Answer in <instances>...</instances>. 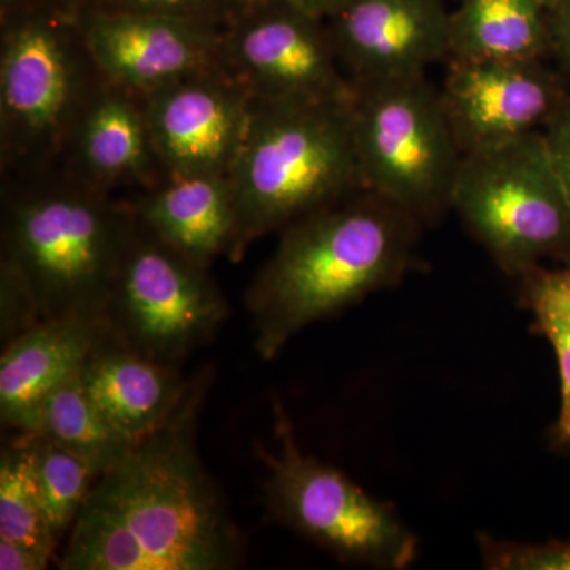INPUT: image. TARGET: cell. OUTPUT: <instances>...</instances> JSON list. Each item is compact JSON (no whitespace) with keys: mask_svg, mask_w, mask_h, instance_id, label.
<instances>
[{"mask_svg":"<svg viewBox=\"0 0 570 570\" xmlns=\"http://www.w3.org/2000/svg\"><path fill=\"white\" fill-rule=\"evenodd\" d=\"M56 557L20 542L0 539V570H45Z\"/></svg>","mask_w":570,"mask_h":570,"instance_id":"28","label":"cell"},{"mask_svg":"<svg viewBox=\"0 0 570 570\" xmlns=\"http://www.w3.org/2000/svg\"><path fill=\"white\" fill-rule=\"evenodd\" d=\"M483 568L490 570H570V539L521 543L479 532Z\"/></svg>","mask_w":570,"mask_h":570,"instance_id":"25","label":"cell"},{"mask_svg":"<svg viewBox=\"0 0 570 570\" xmlns=\"http://www.w3.org/2000/svg\"><path fill=\"white\" fill-rule=\"evenodd\" d=\"M142 227L176 250L212 266L234 242L235 198L228 175L174 176L132 200Z\"/></svg>","mask_w":570,"mask_h":570,"instance_id":"17","label":"cell"},{"mask_svg":"<svg viewBox=\"0 0 570 570\" xmlns=\"http://www.w3.org/2000/svg\"><path fill=\"white\" fill-rule=\"evenodd\" d=\"M212 371L190 377L163 425L94 483L56 564L62 570H234L246 543L197 448Z\"/></svg>","mask_w":570,"mask_h":570,"instance_id":"1","label":"cell"},{"mask_svg":"<svg viewBox=\"0 0 570 570\" xmlns=\"http://www.w3.org/2000/svg\"><path fill=\"white\" fill-rule=\"evenodd\" d=\"M32 463L45 515L61 543L73 528L99 474L80 456L39 433L32 434Z\"/></svg>","mask_w":570,"mask_h":570,"instance_id":"23","label":"cell"},{"mask_svg":"<svg viewBox=\"0 0 570 570\" xmlns=\"http://www.w3.org/2000/svg\"><path fill=\"white\" fill-rule=\"evenodd\" d=\"M80 377L112 425L138 441L174 414L189 387L181 366L163 365L105 341Z\"/></svg>","mask_w":570,"mask_h":570,"instance_id":"18","label":"cell"},{"mask_svg":"<svg viewBox=\"0 0 570 570\" xmlns=\"http://www.w3.org/2000/svg\"><path fill=\"white\" fill-rule=\"evenodd\" d=\"M422 230L363 187L284 227L245 295L257 354L276 358L307 326L395 287L417 266Z\"/></svg>","mask_w":570,"mask_h":570,"instance_id":"2","label":"cell"},{"mask_svg":"<svg viewBox=\"0 0 570 570\" xmlns=\"http://www.w3.org/2000/svg\"><path fill=\"white\" fill-rule=\"evenodd\" d=\"M107 341L91 318H48L2 347L0 419L17 433H39L40 412L52 390L81 373Z\"/></svg>","mask_w":570,"mask_h":570,"instance_id":"16","label":"cell"},{"mask_svg":"<svg viewBox=\"0 0 570 570\" xmlns=\"http://www.w3.org/2000/svg\"><path fill=\"white\" fill-rule=\"evenodd\" d=\"M100 73L80 17L62 0L2 18L0 165L3 179L61 167Z\"/></svg>","mask_w":570,"mask_h":570,"instance_id":"5","label":"cell"},{"mask_svg":"<svg viewBox=\"0 0 570 570\" xmlns=\"http://www.w3.org/2000/svg\"><path fill=\"white\" fill-rule=\"evenodd\" d=\"M547 56L549 9L540 0H460L450 11L449 59L524 61Z\"/></svg>","mask_w":570,"mask_h":570,"instance_id":"19","label":"cell"},{"mask_svg":"<svg viewBox=\"0 0 570 570\" xmlns=\"http://www.w3.org/2000/svg\"><path fill=\"white\" fill-rule=\"evenodd\" d=\"M540 132L570 198V91Z\"/></svg>","mask_w":570,"mask_h":570,"instance_id":"26","label":"cell"},{"mask_svg":"<svg viewBox=\"0 0 570 570\" xmlns=\"http://www.w3.org/2000/svg\"><path fill=\"white\" fill-rule=\"evenodd\" d=\"M352 130L363 189L387 198L423 227L452 205L463 153L441 92L422 77L352 82Z\"/></svg>","mask_w":570,"mask_h":570,"instance_id":"7","label":"cell"},{"mask_svg":"<svg viewBox=\"0 0 570 570\" xmlns=\"http://www.w3.org/2000/svg\"><path fill=\"white\" fill-rule=\"evenodd\" d=\"M540 2H542L543 6L547 7V9H550V7H553L554 3L560 2V0H540Z\"/></svg>","mask_w":570,"mask_h":570,"instance_id":"31","label":"cell"},{"mask_svg":"<svg viewBox=\"0 0 570 570\" xmlns=\"http://www.w3.org/2000/svg\"><path fill=\"white\" fill-rule=\"evenodd\" d=\"M292 2L302 7L303 10L309 11L314 17L328 20L330 17L343 10L352 0H292Z\"/></svg>","mask_w":570,"mask_h":570,"instance_id":"29","label":"cell"},{"mask_svg":"<svg viewBox=\"0 0 570 570\" xmlns=\"http://www.w3.org/2000/svg\"><path fill=\"white\" fill-rule=\"evenodd\" d=\"M39 434L105 474L121 463L134 439L112 425L82 384L80 374L52 390L40 412Z\"/></svg>","mask_w":570,"mask_h":570,"instance_id":"20","label":"cell"},{"mask_svg":"<svg viewBox=\"0 0 570 570\" xmlns=\"http://www.w3.org/2000/svg\"><path fill=\"white\" fill-rule=\"evenodd\" d=\"M517 283L520 306L532 317L535 332L549 341L560 374V409L550 428V449L570 453V262L538 266Z\"/></svg>","mask_w":570,"mask_h":570,"instance_id":"21","label":"cell"},{"mask_svg":"<svg viewBox=\"0 0 570 570\" xmlns=\"http://www.w3.org/2000/svg\"><path fill=\"white\" fill-rule=\"evenodd\" d=\"M209 268L138 220L100 318L108 343L163 365L181 366L230 316Z\"/></svg>","mask_w":570,"mask_h":570,"instance_id":"9","label":"cell"},{"mask_svg":"<svg viewBox=\"0 0 570 570\" xmlns=\"http://www.w3.org/2000/svg\"><path fill=\"white\" fill-rule=\"evenodd\" d=\"M276 453L258 449L269 515L348 566L403 570L414 564L419 539L387 501L371 497L343 471L307 455L276 404Z\"/></svg>","mask_w":570,"mask_h":570,"instance_id":"8","label":"cell"},{"mask_svg":"<svg viewBox=\"0 0 570 570\" xmlns=\"http://www.w3.org/2000/svg\"><path fill=\"white\" fill-rule=\"evenodd\" d=\"M450 209L510 277L570 262V198L542 132L464 154Z\"/></svg>","mask_w":570,"mask_h":570,"instance_id":"6","label":"cell"},{"mask_svg":"<svg viewBox=\"0 0 570 570\" xmlns=\"http://www.w3.org/2000/svg\"><path fill=\"white\" fill-rule=\"evenodd\" d=\"M47 2H51V0H0V7H2V18L11 17V14L33 9V7H39L41 3Z\"/></svg>","mask_w":570,"mask_h":570,"instance_id":"30","label":"cell"},{"mask_svg":"<svg viewBox=\"0 0 570 570\" xmlns=\"http://www.w3.org/2000/svg\"><path fill=\"white\" fill-rule=\"evenodd\" d=\"M137 228L132 202L61 167L3 179L0 266L18 277L40 321L100 322Z\"/></svg>","mask_w":570,"mask_h":570,"instance_id":"3","label":"cell"},{"mask_svg":"<svg viewBox=\"0 0 570 570\" xmlns=\"http://www.w3.org/2000/svg\"><path fill=\"white\" fill-rule=\"evenodd\" d=\"M351 100L254 99L228 174L235 198L228 261L238 262L255 239L362 187Z\"/></svg>","mask_w":570,"mask_h":570,"instance_id":"4","label":"cell"},{"mask_svg":"<svg viewBox=\"0 0 570 570\" xmlns=\"http://www.w3.org/2000/svg\"><path fill=\"white\" fill-rule=\"evenodd\" d=\"M61 168L107 193L164 181L141 94L100 78L75 124Z\"/></svg>","mask_w":570,"mask_h":570,"instance_id":"15","label":"cell"},{"mask_svg":"<svg viewBox=\"0 0 570 570\" xmlns=\"http://www.w3.org/2000/svg\"><path fill=\"white\" fill-rule=\"evenodd\" d=\"M569 91L566 75L546 59H449L439 92L464 156L540 132Z\"/></svg>","mask_w":570,"mask_h":570,"instance_id":"12","label":"cell"},{"mask_svg":"<svg viewBox=\"0 0 570 570\" xmlns=\"http://www.w3.org/2000/svg\"><path fill=\"white\" fill-rule=\"evenodd\" d=\"M227 69L261 100H351L328 24L292 0H258L224 33Z\"/></svg>","mask_w":570,"mask_h":570,"instance_id":"10","label":"cell"},{"mask_svg":"<svg viewBox=\"0 0 570 570\" xmlns=\"http://www.w3.org/2000/svg\"><path fill=\"white\" fill-rule=\"evenodd\" d=\"M141 96L167 178L230 174L255 99L245 82L232 71H214Z\"/></svg>","mask_w":570,"mask_h":570,"instance_id":"11","label":"cell"},{"mask_svg":"<svg viewBox=\"0 0 570 570\" xmlns=\"http://www.w3.org/2000/svg\"><path fill=\"white\" fill-rule=\"evenodd\" d=\"M325 21L351 82L422 77L449 59L444 0H352Z\"/></svg>","mask_w":570,"mask_h":570,"instance_id":"14","label":"cell"},{"mask_svg":"<svg viewBox=\"0 0 570 570\" xmlns=\"http://www.w3.org/2000/svg\"><path fill=\"white\" fill-rule=\"evenodd\" d=\"M551 56L570 78V0H560L549 9Z\"/></svg>","mask_w":570,"mask_h":570,"instance_id":"27","label":"cell"},{"mask_svg":"<svg viewBox=\"0 0 570 570\" xmlns=\"http://www.w3.org/2000/svg\"><path fill=\"white\" fill-rule=\"evenodd\" d=\"M77 11L163 14L227 29L258 0H62Z\"/></svg>","mask_w":570,"mask_h":570,"instance_id":"24","label":"cell"},{"mask_svg":"<svg viewBox=\"0 0 570 570\" xmlns=\"http://www.w3.org/2000/svg\"><path fill=\"white\" fill-rule=\"evenodd\" d=\"M77 13L100 77L130 91L146 94L197 75L230 71L224 29L163 14Z\"/></svg>","mask_w":570,"mask_h":570,"instance_id":"13","label":"cell"},{"mask_svg":"<svg viewBox=\"0 0 570 570\" xmlns=\"http://www.w3.org/2000/svg\"><path fill=\"white\" fill-rule=\"evenodd\" d=\"M32 434L18 433L0 452V539L47 551L58 562L59 542L45 515L33 472Z\"/></svg>","mask_w":570,"mask_h":570,"instance_id":"22","label":"cell"}]
</instances>
